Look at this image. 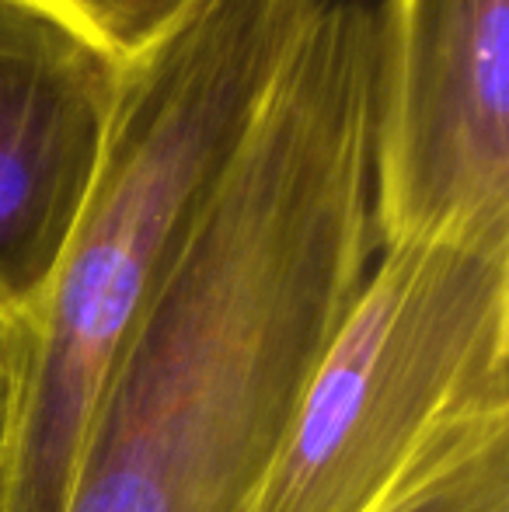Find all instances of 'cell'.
Returning a JSON list of instances; mask_svg holds the SVG:
<instances>
[{
  "label": "cell",
  "mask_w": 509,
  "mask_h": 512,
  "mask_svg": "<svg viewBox=\"0 0 509 512\" xmlns=\"http://www.w3.org/2000/svg\"><path fill=\"white\" fill-rule=\"evenodd\" d=\"M374 77L377 7L325 0L129 338L67 512H252L377 258Z\"/></svg>",
  "instance_id": "obj_1"
},
{
  "label": "cell",
  "mask_w": 509,
  "mask_h": 512,
  "mask_svg": "<svg viewBox=\"0 0 509 512\" xmlns=\"http://www.w3.org/2000/svg\"><path fill=\"white\" fill-rule=\"evenodd\" d=\"M325 0H196L119 67L102 164L42 307L0 512H67L91 418L171 258Z\"/></svg>",
  "instance_id": "obj_2"
},
{
  "label": "cell",
  "mask_w": 509,
  "mask_h": 512,
  "mask_svg": "<svg viewBox=\"0 0 509 512\" xmlns=\"http://www.w3.org/2000/svg\"><path fill=\"white\" fill-rule=\"evenodd\" d=\"M509 443V244L377 248L252 512H387Z\"/></svg>",
  "instance_id": "obj_3"
},
{
  "label": "cell",
  "mask_w": 509,
  "mask_h": 512,
  "mask_svg": "<svg viewBox=\"0 0 509 512\" xmlns=\"http://www.w3.org/2000/svg\"><path fill=\"white\" fill-rule=\"evenodd\" d=\"M377 248L509 244V0H384Z\"/></svg>",
  "instance_id": "obj_4"
},
{
  "label": "cell",
  "mask_w": 509,
  "mask_h": 512,
  "mask_svg": "<svg viewBox=\"0 0 509 512\" xmlns=\"http://www.w3.org/2000/svg\"><path fill=\"white\" fill-rule=\"evenodd\" d=\"M119 63L56 25L0 42V310L32 317L102 164Z\"/></svg>",
  "instance_id": "obj_5"
},
{
  "label": "cell",
  "mask_w": 509,
  "mask_h": 512,
  "mask_svg": "<svg viewBox=\"0 0 509 512\" xmlns=\"http://www.w3.org/2000/svg\"><path fill=\"white\" fill-rule=\"evenodd\" d=\"M53 21L77 42L105 53L112 63H129L161 42L196 0H11Z\"/></svg>",
  "instance_id": "obj_6"
},
{
  "label": "cell",
  "mask_w": 509,
  "mask_h": 512,
  "mask_svg": "<svg viewBox=\"0 0 509 512\" xmlns=\"http://www.w3.org/2000/svg\"><path fill=\"white\" fill-rule=\"evenodd\" d=\"M387 512H509V443L415 488Z\"/></svg>",
  "instance_id": "obj_7"
},
{
  "label": "cell",
  "mask_w": 509,
  "mask_h": 512,
  "mask_svg": "<svg viewBox=\"0 0 509 512\" xmlns=\"http://www.w3.org/2000/svg\"><path fill=\"white\" fill-rule=\"evenodd\" d=\"M28 366V317H11L0 310V471L18 415L21 387Z\"/></svg>",
  "instance_id": "obj_8"
},
{
  "label": "cell",
  "mask_w": 509,
  "mask_h": 512,
  "mask_svg": "<svg viewBox=\"0 0 509 512\" xmlns=\"http://www.w3.org/2000/svg\"><path fill=\"white\" fill-rule=\"evenodd\" d=\"M42 25H53V21L39 18V14L25 11V7L11 4V0H0V42L32 35V32H39Z\"/></svg>",
  "instance_id": "obj_9"
}]
</instances>
